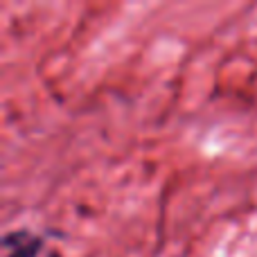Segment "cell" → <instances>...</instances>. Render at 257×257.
<instances>
[{
    "label": "cell",
    "instance_id": "1",
    "mask_svg": "<svg viewBox=\"0 0 257 257\" xmlns=\"http://www.w3.org/2000/svg\"><path fill=\"white\" fill-rule=\"evenodd\" d=\"M3 248L7 257H36L43 248V239L30 230H12L3 237Z\"/></svg>",
    "mask_w": 257,
    "mask_h": 257
},
{
    "label": "cell",
    "instance_id": "2",
    "mask_svg": "<svg viewBox=\"0 0 257 257\" xmlns=\"http://www.w3.org/2000/svg\"><path fill=\"white\" fill-rule=\"evenodd\" d=\"M50 257H61V255H59L57 250H52V253H50Z\"/></svg>",
    "mask_w": 257,
    "mask_h": 257
}]
</instances>
